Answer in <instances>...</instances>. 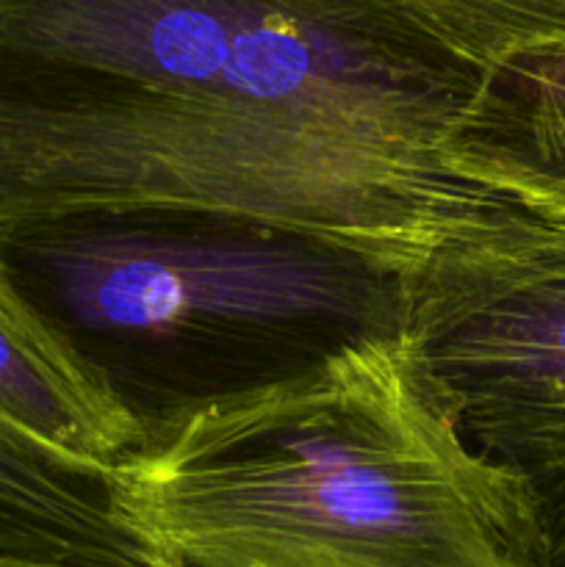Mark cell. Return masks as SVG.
<instances>
[{"mask_svg":"<svg viewBox=\"0 0 565 567\" xmlns=\"http://www.w3.org/2000/svg\"><path fill=\"white\" fill-rule=\"evenodd\" d=\"M476 81L432 0H0V225L216 210L408 275L491 197L441 164Z\"/></svg>","mask_w":565,"mask_h":567,"instance_id":"cell-1","label":"cell"},{"mask_svg":"<svg viewBox=\"0 0 565 567\" xmlns=\"http://www.w3.org/2000/svg\"><path fill=\"white\" fill-rule=\"evenodd\" d=\"M111 498L166 567H552L530 485L402 336L158 426Z\"/></svg>","mask_w":565,"mask_h":567,"instance_id":"cell-2","label":"cell"},{"mask_svg":"<svg viewBox=\"0 0 565 567\" xmlns=\"http://www.w3.org/2000/svg\"><path fill=\"white\" fill-rule=\"evenodd\" d=\"M0 255L144 435L404 330L402 269L255 216H37L0 225Z\"/></svg>","mask_w":565,"mask_h":567,"instance_id":"cell-3","label":"cell"},{"mask_svg":"<svg viewBox=\"0 0 565 567\" xmlns=\"http://www.w3.org/2000/svg\"><path fill=\"white\" fill-rule=\"evenodd\" d=\"M402 338L565 567V216L499 194L458 216L404 275Z\"/></svg>","mask_w":565,"mask_h":567,"instance_id":"cell-4","label":"cell"},{"mask_svg":"<svg viewBox=\"0 0 565 567\" xmlns=\"http://www.w3.org/2000/svg\"><path fill=\"white\" fill-rule=\"evenodd\" d=\"M441 164L469 186L565 216V37L482 64Z\"/></svg>","mask_w":565,"mask_h":567,"instance_id":"cell-5","label":"cell"},{"mask_svg":"<svg viewBox=\"0 0 565 567\" xmlns=\"http://www.w3.org/2000/svg\"><path fill=\"white\" fill-rule=\"evenodd\" d=\"M0 421L78 463L111 471L144 432L20 291L0 255Z\"/></svg>","mask_w":565,"mask_h":567,"instance_id":"cell-6","label":"cell"},{"mask_svg":"<svg viewBox=\"0 0 565 567\" xmlns=\"http://www.w3.org/2000/svg\"><path fill=\"white\" fill-rule=\"evenodd\" d=\"M109 502L111 471L0 421V567L39 557Z\"/></svg>","mask_w":565,"mask_h":567,"instance_id":"cell-7","label":"cell"},{"mask_svg":"<svg viewBox=\"0 0 565 567\" xmlns=\"http://www.w3.org/2000/svg\"><path fill=\"white\" fill-rule=\"evenodd\" d=\"M6 567H166L120 518L111 504L105 513L72 532L39 557Z\"/></svg>","mask_w":565,"mask_h":567,"instance_id":"cell-8","label":"cell"},{"mask_svg":"<svg viewBox=\"0 0 565 567\" xmlns=\"http://www.w3.org/2000/svg\"><path fill=\"white\" fill-rule=\"evenodd\" d=\"M446 3H482V6H515V9L559 11V14H565V0H446Z\"/></svg>","mask_w":565,"mask_h":567,"instance_id":"cell-9","label":"cell"}]
</instances>
